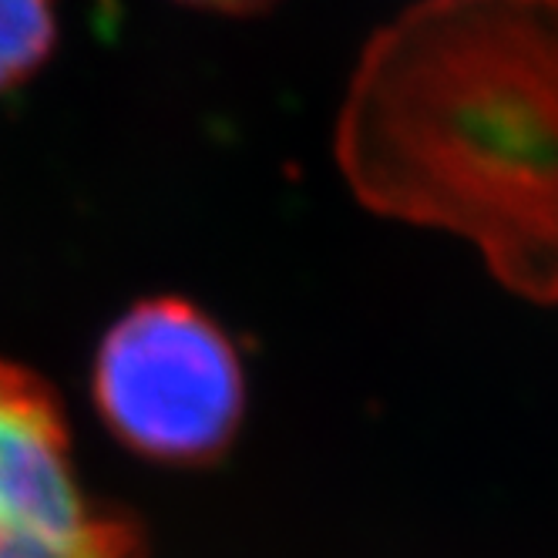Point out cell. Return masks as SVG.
I'll return each instance as SVG.
<instances>
[{"mask_svg":"<svg viewBox=\"0 0 558 558\" xmlns=\"http://www.w3.org/2000/svg\"><path fill=\"white\" fill-rule=\"evenodd\" d=\"M337 162L371 213L445 229L558 303V0H417L361 54Z\"/></svg>","mask_w":558,"mask_h":558,"instance_id":"cell-1","label":"cell"},{"mask_svg":"<svg viewBox=\"0 0 558 558\" xmlns=\"http://www.w3.org/2000/svg\"><path fill=\"white\" fill-rule=\"evenodd\" d=\"M95 404L125 448L162 464H209L239 430L246 377L235 343L182 296H151L101 337Z\"/></svg>","mask_w":558,"mask_h":558,"instance_id":"cell-2","label":"cell"},{"mask_svg":"<svg viewBox=\"0 0 558 558\" xmlns=\"http://www.w3.org/2000/svg\"><path fill=\"white\" fill-rule=\"evenodd\" d=\"M0 558H145L135 518L95 498L54 390L0 361Z\"/></svg>","mask_w":558,"mask_h":558,"instance_id":"cell-3","label":"cell"},{"mask_svg":"<svg viewBox=\"0 0 558 558\" xmlns=\"http://www.w3.org/2000/svg\"><path fill=\"white\" fill-rule=\"evenodd\" d=\"M58 45V0H0V95L21 88Z\"/></svg>","mask_w":558,"mask_h":558,"instance_id":"cell-4","label":"cell"},{"mask_svg":"<svg viewBox=\"0 0 558 558\" xmlns=\"http://www.w3.org/2000/svg\"><path fill=\"white\" fill-rule=\"evenodd\" d=\"M185 8H195V11H213V14H229V17H239V14H259V11H269L279 0H179Z\"/></svg>","mask_w":558,"mask_h":558,"instance_id":"cell-5","label":"cell"}]
</instances>
